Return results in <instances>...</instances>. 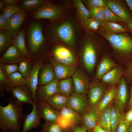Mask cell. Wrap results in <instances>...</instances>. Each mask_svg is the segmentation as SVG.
<instances>
[{
    "instance_id": "obj_1",
    "label": "cell",
    "mask_w": 132,
    "mask_h": 132,
    "mask_svg": "<svg viewBox=\"0 0 132 132\" xmlns=\"http://www.w3.org/2000/svg\"><path fill=\"white\" fill-rule=\"evenodd\" d=\"M39 20H26L22 28L25 37L28 58L33 61L41 59L44 51L46 40L43 26Z\"/></svg>"
},
{
    "instance_id": "obj_2",
    "label": "cell",
    "mask_w": 132,
    "mask_h": 132,
    "mask_svg": "<svg viewBox=\"0 0 132 132\" xmlns=\"http://www.w3.org/2000/svg\"><path fill=\"white\" fill-rule=\"evenodd\" d=\"M8 100L7 105H0V129L2 132H20L24 115L23 107L17 105L11 97Z\"/></svg>"
},
{
    "instance_id": "obj_3",
    "label": "cell",
    "mask_w": 132,
    "mask_h": 132,
    "mask_svg": "<svg viewBox=\"0 0 132 132\" xmlns=\"http://www.w3.org/2000/svg\"><path fill=\"white\" fill-rule=\"evenodd\" d=\"M97 32L117 51L125 55H132V38L127 34L113 33L100 29Z\"/></svg>"
},
{
    "instance_id": "obj_4",
    "label": "cell",
    "mask_w": 132,
    "mask_h": 132,
    "mask_svg": "<svg viewBox=\"0 0 132 132\" xmlns=\"http://www.w3.org/2000/svg\"><path fill=\"white\" fill-rule=\"evenodd\" d=\"M61 10L60 7L49 1H45L37 10L31 12V17L35 20L48 19L54 23L60 15Z\"/></svg>"
},
{
    "instance_id": "obj_5",
    "label": "cell",
    "mask_w": 132,
    "mask_h": 132,
    "mask_svg": "<svg viewBox=\"0 0 132 132\" xmlns=\"http://www.w3.org/2000/svg\"><path fill=\"white\" fill-rule=\"evenodd\" d=\"M107 88V84L97 80L90 83L87 94L88 107H95L102 99Z\"/></svg>"
},
{
    "instance_id": "obj_6",
    "label": "cell",
    "mask_w": 132,
    "mask_h": 132,
    "mask_svg": "<svg viewBox=\"0 0 132 132\" xmlns=\"http://www.w3.org/2000/svg\"><path fill=\"white\" fill-rule=\"evenodd\" d=\"M53 59L63 64L69 66H76V57L73 53L68 48L58 46L53 48L51 52Z\"/></svg>"
},
{
    "instance_id": "obj_7",
    "label": "cell",
    "mask_w": 132,
    "mask_h": 132,
    "mask_svg": "<svg viewBox=\"0 0 132 132\" xmlns=\"http://www.w3.org/2000/svg\"><path fill=\"white\" fill-rule=\"evenodd\" d=\"M37 111L39 117L45 122L56 123L61 115L60 112L55 109L44 101H38L36 104Z\"/></svg>"
},
{
    "instance_id": "obj_8",
    "label": "cell",
    "mask_w": 132,
    "mask_h": 132,
    "mask_svg": "<svg viewBox=\"0 0 132 132\" xmlns=\"http://www.w3.org/2000/svg\"><path fill=\"white\" fill-rule=\"evenodd\" d=\"M11 97L15 103L19 106L23 103L32 106L35 102L33 97L26 85L18 86L11 91Z\"/></svg>"
},
{
    "instance_id": "obj_9",
    "label": "cell",
    "mask_w": 132,
    "mask_h": 132,
    "mask_svg": "<svg viewBox=\"0 0 132 132\" xmlns=\"http://www.w3.org/2000/svg\"><path fill=\"white\" fill-rule=\"evenodd\" d=\"M28 15L27 12L23 11L15 13L10 18L6 19V30L11 37L13 38L18 33Z\"/></svg>"
},
{
    "instance_id": "obj_10",
    "label": "cell",
    "mask_w": 132,
    "mask_h": 132,
    "mask_svg": "<svg viewBox=\"0 0 132 132\" xmlns=\"http://www.w3.org/2000/svg\"><path fill=\"white\" fill-rule=\"evenodd\" d=\"M31 72L26 79V85L32 94L35 102L37 103L35 92L38 85V77L39 71L43 66V61L41 59L34 60Z\"/></svg>"
},
{
    "instance_id": "obj_11",
    "label": "cell",
    "mask_w": 132,
    "mask_h": 132,
    "mask_svg": "<svg viewBox=\"0 0 132 132\" xmlns=\"http://www.w3.org/2000/svg\"><path fill=\"white\" fill-rule=\"evenodd\" d=\"M50 30L51 36L55 35L66 43L72 45L74 42V33L71 25L66 22L57 28L51 27Z\"/></svg>"
},
{
    "instance_id": "obj_12",
    "label": "cell",
    "mask_w": 132,
    "mask_h": 132,
    "mask_svg": "<svg viewBox=\"0 0 132 132\" xmlns=\"http://www.w3.org/2000/svg\"><path fill=\"white\" fill-rule=\"evenodd\" d=\"M69 98L67 107L81 115L88 107V101L87 95L79 94L74 92Z\"/></svg>"
},
{
    "instance_id": "obj_13",
    "label": "cell",
    "mask_w": 132,
    "mask_h": 132,
    "mask_svg": "<svg viewBox=\"0 0 132 132\" xmlns=\"http://www.w3.org/2000/svg\"><path fill=\"white\" fill-rule=\"evenodd\" d=\"M128 99V90L126 80L121 77L117 88L116 95L113 100L115 106L123 113Z\"/></svg>"
},
{
    "instance_id": "obj_14",
    "label": "cell",
    "mask_w": 132,
    "mask_h": 132,
    "mask_svg": "<svg viewBox=\"0 0 132 132\" xmlns=\"http://www.w3.org/2000/svg\"><path fill=\"white\" fill-rule=\"evenodd\" d=\"M37 103L34 102L32 110L30 113L25 114L24 117L22 127L20 132H27L33 129L38 127L41 123L38 113L36 108Z\"/></svg>"
},
{
    "instance_id": "obj_15",
    "label": "cell",
    "mask_w": 132,
    "mask_h": 132,
    "mask_svg": "<svg viewBox=\"0 0 132 132\" xmlns=\"http://www.w3.org/2000/svg\"><path fill=\"white\" fill-rule=\"evenodd\" d=\"M58 81L55 78L48 84L38 86L35 92L37 101H44L58 93L57 86Z\"/></svg>"
},
{
    "instance_id": "obj_16",
    "label": "cell",
    "mask_w": 132,
    "mask_h": 132,
    "mask_svg": "<svg viewBox=\"0 0 132 132\" xmlns=\"http://www.w3.org/2000/svg\"><path fill=\"white\" fill-rule=\"evenodd\" d=\"M72 77L75 92L79 94H87L90 83L85 74L81 70H76Z\"/></svg>"
},
{
    "instance_id": "obj_17",
    "label": "cell",
    "mask_w": 132,
    "mask_h": 132,
    "mask_svg": "<svg viewBox=\"0 0 132 132\" xmlns=\"http://www.w3.org/2000/svg\"><path fill=\"white\" fill-rule=\"evenodd\" d=\"M28 58L22 55L12 45L10 46L0 56V64H18Z\"/></svg>"
},
{
    "instance_id": "obj_18",
    "label": "cell",
    "mask_w": 132,
    "mask_h": 132,
    "mask_svg": "<svg viewBox=\"0 0 132 132\" xmlns=\"http://www.w3.org/2000/svg\"><path fill=\"white\" fill-rule=\"evenodd\" d=\"M106 6L116 15L120 17L123 22L128 24L132 21V17L123 5L119 1L107 0Z\"/></svg>"
},
{
    "instance_id": "obj_19",
    "label": "cell",
    "mask_w": 132,
    "mask_h": 132,
    "mask_svg": "<svg viewBox=\"0 0 132 132\" xmlns=\"http://www.w3.org/2000/svg\"><path fill=\"white\" fill-rule=\"evenodd\" d=\"M83 60L86 69L89 72L92 71L96 63V56L94 48L90 41L87 42L85 45L83 54Z\"/></svg>"
},
{
    "instance_id": "obj_20",
    "label": "cell",
    "mask_w": 132,
    "mask_h": 132,
    "mask_svg": "<svg viewBox=\"0 0 132 132\" xmlns=\"http://www.w3.org/2000/svg\"><path fill=\"white\" fill-rule=\"evenodd\" d=\"M81 116L80 124L87 131L93 129L98 124V114L95 107H88Z\"/></svg>"
},
{
    "instance_id": "obj_21",
    "label": "cell",
    "mask_w": 132,
    "mask_h": 132,
    "mask_svg": "<svg viewBox=\"0 0 132 132\" xmlns=\"http://www.w3.org/2000/svg\"><path fill=\"white\" fill-rule=\"evenodd\" d=\"M50 60L54 71L55 78L58 80L70 77L76 70V66L66 65L57 62L53 58Z\"/></svg>"
},
{
    "instance_id": "obj_22",
    "label": "cell",
    "mask_w": 132,
    "mask_h": 132,
    "mask_svg": "<svg viewBox=\"0 0 132 132\" xmlns=\"http://www.w3.org/2000/svg\"><path fill=\"white\" fill-rule=\"evenodd\" d=\"M124 72L119 66L114 67L103 76L101 79L102 82L107 85H115L119 83Z\"/></svg>"
},
{
    "instance_id": "obj_23",
    "label": "cell",
    "mask_w": 132,
    "mask_h": 132,
    "mask_svg": "<svg viewBox=\"0 0 132 132\" xmlns=\"http://www.w3.org/2000/svg\"><path fill=\"white\" fill-rule=\"evenodd\" d=\"M119 66L109 57L105 56L102 58L97 67L95 78L96 80L100 79L105 74L114 67Z\"/></svg>"
},
{
    "instance_id": "obj_24",
    "label": "cell",
    "mask_w": 132,
    "mask_h": 132,
    "mask_svg": "<svg viewBox=\"0 0 132 132\" xmlns=\"http://www.w3.org/2000/svg\"><path fill=\"white\" fill-rule=\"evenodd\" d=\"M117 88L112 86L107 88L102 99L95 108L99 114L110 104L115 99Z\"/></svg>"
},
{
    "instance_id": "obj_25",
    "label": "cell",
    "mask_w": 132,
    "mask_h": 132,
    "mask_svg": "<svg viewBox=\"0 0 132 132\" xmlns=\"http://www.w3.org/2000/svg\"><path fill=\"white\" fill-rule=\"evenodd\" d=\"M26 79L21 74L17 72L10 75L6 79L4 90L10 92L13 88L18 86L26 85Z\"/></svg>"
},
{
    "instance_id": "obj_26",
    "label": "cell",
    "mask_w": 132,
    "mask_h": 132,
    "mask_svg": "<svg viewBox=\"0 0 132 132\" xmlns=\"http://www.w3.org/2000/svg\"><path fill=\"white\" fill-rule=\"evenodd\" d=\"M40 70L38 79L39 86H42L48 84L55 78L54 71L51 64L47 65Z\"/></svg>"
},
{
    "instance_id": "obj_27",
    "label": "cell",
    "mask_w": 132,
    "mask_h": 132,
    "mask_svg": "<svg viewBox=\"0 0 132 132\" xmlns=\"http://www.w3.org/2000/svg\"><path fill=\"white\" fill-rule=\"evenodd\" d=\"M13 45L24 56L28 58V54L26 47L25 37L23 29L22 28L18 33L13 38Z\"/></svg>"
},
{
    "instance_id": "obj_28",
    "label": "cell",
    "mask_w": 132,
    "mask_h": 132,
    "mask_svg": "<svg viewBox=\"0 0 132 132\" xmlns=\"http://www.w3.org/2000/svg\"><path fill=\"white\" fill-rule=\"evenodd\" d=\"M69 100V97L57 93L44 101L56 110H61L67 107Z\"/></svg>"
},
{
    "instance_id": "obj_29",
    "label": "cell",
    "mask_w": 132,
    "mask_h": 132,
    "mask_svg": "<svg viewBox=\"0 0 132 132\" xmlns=\"http://www.w3.org/2000/svg\"><path fill=\"white\" fill-rule=\"evenodd\" d=\"M57 89L58 93L69 97L75 92L73 78L71 77L58 81Z\"/></svg>"
},
{
    "instance_id": "obj_30",
    "label": "cell",
    "mask_w": 132,
    "mask_h": 132,
    "mask_svg": "<svg viewBox=\"0 0 132 132\" xmlns=\"http://www.w3.org/2000/svg\"><path fill=\"white\" fill-rule=\"evenodd\" d=\"M112 102L98 114V123L100 126L107 132H111L110 122L111 117L110 109Z\"/></svg>"
},
{
    "instance_id": "obj_31",
    "label": "cell",
    "mask_w": 132,
    "mask_h": 132,
    "mask_svg": "<svg viewBox=\"0 0 132 132\" xmlns=\"http://www.w3.org/2000/svg\"><path fill=\"white\" fill-rule=\"evenodd\" d=\"M44 1L43 0H20L17 5L24 11L31 12L39 9Z\"/></svg>"
},
{
    "instance_id": "obj_32",
    "label": "cell",
    "mask_w": 132,
    "mask_h": 132,
    "mask_svg": "<svg viewBox=\"0 0 132 132\" xmlns=\"http://www.w3.org/2000/svg\"><path fill=\"white\" fill-rule=\"evenodd\" d=\"M100 29L114 33L128 32L125 26H123L114 22L106 21L101 22Z\"/></svg>"
},
{
    "instance_id": "obj_33",
    "label": "cell",
    "mask_w": 132,
    "mask_h": 132,
    "mask_svg": "<svg viewBox=\"0 0 132 132\" xmlns=\"http://www.w3.org/2000/svg\"><path fill=\"white\" fill-rule=\"evenodd\" d=\"M60 112L61 115L68 119L73 126L80 124L81 116L71 109L65 107L61 110Z\"/></svg>"
},
{
    "instance_id": "obj_34",
    "label": "cell",
    "mask_w": 132,
    "mask_h": 132,
    "mask_svg": "<svg viewBox=\"0 0 132 132\" xmlns=\"http://www.w3.org/2000/svg\"><path fill=\"white\" fill-rule=\"evenodd\" d=\"M74 2L77 18L79 21L82 23L90 17L89 10L86 7L81 0H76Z\"/></svg>"
},
{
    "instance_id": "obj_35",
    "label": "cell",
    "mask_w": 132,
    "mask_h": 132,
    "mask_svg": "<svg viewBox=\"0 0 132 132\" xmlns=\"http://www.w3.org/2000/svg\"><path fill=\"white\" fill-rule=\"evenodd\" d=\"M13 45V38L6 29L0 33V55L1 56L10 46Z\"/></svg>"
},
{
    "instance_id": "obj_36",
    "label": "cell",
    "mask_w": 132,
    "mask_h": 132,
    "mask_svg": "<svg viewBox=\"0 0 132 132\" xmlns=\"http://www.w3.org/2000/svg\"><path fill=\"white\" fill-rule=\"evenodd\" d=\"M33 64V61L29 58L19 64V72L26 79L30 75Z\"/></svg>"
},
{
    "instance_id": "obj_37",
    "label": "cell",
    "mask_w": 132,
    "mask_h": 132,
    "mask_svg": "<svg viewBox=\"0 0 132 132\" xmlns=\"http://www.w3.org/2000/svg\"><path fill=\"white\" fill-rule=\"evenodd\" d=\"M104 7H97L89 10L90 17L102 22L106 21L104 12Z\"/></svg>"
},
{
    "instance_id": "obj_38",
    "label": "cell",
    "mask_w": 132,
    "mask_h": 132,
    "mask_svg": "<svg viewBox=\"0 0 132 132\" xmlns=\"http://www.w3.org/2000/svg\"><path fill=\"white\" fill-rule=\"evenodd\" d=\"M23 11L17 5H6L1 13L8 19L15 13Z\"/></svg>"
},
{
    "instance_id": "obj_39",
    "label": "cell",
    "mask_w": 132,
    "mask_h": 132,
    "mask_svg": "<svg viewBox=\"0 0 132 132\" xmlns=\"http://www.w3.org/2000/svg\"><path fill=\"white\" fill-rule=\"evenodd\" d=\"M64 130L56 123L45 121L40 132H64Z\"/></svg>"
},
{
    "instance_id": "obj_40",
    "label": "cell",
    "mask_w": 132,
    "mask_h": 132,
    "mask_svg": "<svg viewBox=\"0 0 132 132\" xmlns=\"http://www.w3.org/2000/svg\"><path fill=\"white\" fill-rule=\"evenodd\" d=\"M0 68L6 79L11 74L19 71L18 64H0Z\"/></svg>"
},
{
    "instance_id": "obj_41",
    "label": "cell",
    "mask_w": 132,
    "mask_h": 132,
    "mask_svg": "<svg viewBox=\"0 0 132 132\" xmlns=\"http://www.w3.org/2000/svg\"><path fill=\"white\" fill-rule=\"evenodd\" d=\"M101 22L90 17L82 23L84 26L88 30L95 31L100 28Z\"/></svg>"
},
{
    "instance_id": "obj_42",
    "label": "cell",
    "mask_w": 132,
    "mask_h": 132,
    "mask_svg": "<svg viewBox=\"0 0 132 132\" xmlns=\"http://www.w3.org/2000/svg\"><path fill=\"white\" fill-rule=\"evenodd\" d=\"M105 18L106 21L111 22H122V20L106 6L104 8Z\"/></svg>"
},
{
    "instance_id": "obj_43",
    "label": "cell",
    "mask_w": 132,
    "mask_h": 132,
    "mask_svg": "<svg viewBox=\"0 0 132 132\" xmlns=\"http://www.w3.org/2000/svg\"><path fill=\"white\" fill-rule=\"evenodd\" d=\"M106 0H86L87 5L89 9L94 8L105 7L106 6Z\"/></svg>"
},
{
    "instance_id": "obj_44",
    "label": "cell",
    "mask_w": 132,
    "mask_h": 132,
    "mask_svg": "<svg viewBox=\"0 0 132 132\" xmlns=\"http://www.w3.org/2000/svg\"><path fill=\"white\" fill-rule=\"evenodd\" d=\"M56 123L64 130L70 128L73 126L72 123L68 119L61 115Z\"/></svg>"
},
{
    "instance_id": "obj_45",
    "label": "cell",
    "mask_w": 132,
    "mask_h": 132,
    "mask_svg": "<svg viewBox=\"0 0 132 132\" xmlns=\"http://www.w3.org/2000/svg\"><path fill=\"white\" fill-rule=\"evenodd\" d=\"M124 119V116L121 117L111 118L110 127L111 132H115L119 123Z\"/></svg>"
},
{
    "instance_id": "obj_46",
    "label": "cell",
    "mask_w": 132,
    "mask_h": 132,
    "mask_svg": "<svg viewBox=\"0 0 132 132\" xmlns=\"http://www.w3.org/2000/svg\"><path fill=\"white\" fill-rule=\"evenodd\" d=\"M6 78L2 70L0 68V97H5L4 92Z\"/></svg>"
},
{
    "instance_id": "obj_47",
    "label": "cell",
    "mask_w": 132,
    "mask_h": 132,
    "mask_svg": "<svg viewBox=\"0 0 132 132\" xmlns=\"http://www.w3.org/2000/svg\"><path fill=\"white\" fill-rule=\"evenodd\" d=\"M110 114L111 118L121 117L124 116L123 114L120 111L114 106L111 104L110 109Z\"/></svg>"
},
{
    "instance_id": "obj_48",
    "label": "cell",
    "mask_w": 132,
    "mask_h": 132,
    "mask_svg": "<svg viewBox=\"0 0 132 132\" xmlns=\"http://www.w3.org/2000/svg\"><path fill=\"white\" fill-rule=\"evenodd\" d=\"M130 125L124 120H123L118 125L115 132H127Z\"/></svg>"
},
{
    "instance_id": "obj_49",
    "label": "cell",
    "mask_w": 132,
    "mask_h": 132,
    "mask_svg": "<svg viewBox=\"0 0 132 132\" xmlns=\"http://www.w3.org/2000/svg\"><path fill=\"white\" fill-rule=\"evenodd\" d=\"M125 75L128 82L130 84L132 83V62L126 69Z\"/></svg>"
},
{
    "instance_id": "obj_50",
    "label": "cell",
    "mask_w": 132,
    "mask_h": 132,
    "mask_svg": "<svg viewBox=\"0 0 132 132\" xmlns=\"http://www.w3.org/2000/svg\"><path fill=\"white\" fill-rule=\"evenodd\" d=\"M70 129L72 132H87L86 128L80 124L73 126Z\"/></svg>"
},
{
    "instance_id": "obj_51",
    "label": "cell",
    "mask_w": 132,
    "mask_h": 132,
    "mask_svg": "<svg viewBox=\"0 0 132 132\" xmlns=\"http://www.w3.org/2000/svg\"><path fill=\"white\" fill-rule=\"evenodd\" d=\"M6 18L1 13L0 15V33L6 29Z\"/></svg>"
},
{
    "instance_id": "obj_52",
    "label": "cell",
    "mask_w": 132,
    "mask_h": 132,
    "mask_svg": "<svg viewBox=\"0 0 132 132\" xmlns=\"http://www.w3.org/2000/svg\"><path fill=\"white\" fill-rule=\"evenodd\" d=\"M124 120L130 124L132 123V107L130 108L124 115Z\"/></svg>"
},
{
    "instance_id": "obj_53",
    "label": "cell",
    "mask_w": 132,
    "mask_h": 132,
    "mask_svg": "<svg viewBox=\"0 0 132 132\" xmlns=\"http://www.w3.org/2000/svg\"><path fill=\"white\" fill-rule=\"evenodd\" d=\"M3 2L6 5H17L19 0H2Z\"/></svg>"
},
{
    "instance_id": "obj_54",
    "label": "cell",
    "mask_w": 132,
    "mask_h": 132,
    "mask_svg": "<svg viewBox=\"0 0 132 132\" xmlns=\"http://www.w3.org/2000/svg\"><path fill=\"white\" fill-rule=\"evenodd\" d=\"M128 32H130L132 34V21L128 24H126L125 26Z\"/></svg>"
},
{
    "instance_id": "obj_55",
    "label": "cell",
    "mask_w": 132,
    "mask_h": 132,
    "mask_svg": "<svg viewBox=\"0 0 132 132\" xmlns=\"http://www.w3.org/2000/svg\"><path fill=\"white\" fill-rule=\"evenodd\" d=\"M131 94L130 100L128 103V106L130 108L132 107V85L131 86Z\"/></svg>"
},
{
    "instance_id": "obj_56",
    "label": "cell",
    "mask_w": 132,
    "mask_h": 132,
    "mask_svg": "<svg viewBox=\"0 0 132 132\" xmlns=\"http://www.w3.org/2000/svg\"><path fill=\"white\" fill-rule=\"evenodd\" d=\"M94 128L97 130L98 132H107L99 124L97 125Z\"/></svg>"
},
{
    "instance_id": "obj_57",
    "label": "cell",
    "mask_w": 132,
    "mask_h": 132,
    "mask_svg": "<svg viewBox=\"0 0 132 132\" xmlns=\"http://www.w3.org/2000/svg\"><path fill=\"white\" fill-rule=\"evenodd\" d=\"M125 1L132 12V0H125Z\"/></svg>"
},
{
    "instance_id": "obj_58",
    "label": "cell",
    "mask_w": 132,
    "mask_h": 132,
    "mask_svg": "<svg viewBox=\"0 0 132 132\" xmlns=\"http://www.w3.org/2000/svg\"><path fill=\"white\" fill-rule=\"evenodd\" d=\"M6 5L2 1V0H0V12H2L4 7Z\"/></svg>"
},
{
    "instance_id": "obj_59",
    "label": "cell",
    "mask_w": 132,
    "mask_h": 132,
    "mask_svg": "<svg viewBox=\"0 0 132 132\" xmlns=\"http://www.w3.org/2000/svg\"><path fill=\"white\" fill-rule=\"evenodd\" d=\"M127 132H132V123L130 124Z\"/></svg>"
},
{
    "instance_id": "obj_60",
    "label": "cell",
    "mask_w": 132,
    "mask_h": 132,
    "mask_svg": "<svg viewBox=\"0 0 132 132\" xmlns=\"http://www.w3.org/2000/svg\"><path fill=\"white\" fill-rule=\"evenodd\" d=\"M87 132H98L97 130L94 128L93 129L89 131H87Z\"/></svg>"
},
{
    "instance_id": "obj_61",
    "label": "cell",
    "mask_w": 132,
    "mask_h": 132,
    "mask_svg": "<svg viewBox=\"0 0 132 132\" xmlns=\"http://www.w3.org/2000/svg\"><path fill=\"white\" fill-rule=\"evenodd\" d=\"M64 132H72L70 128L64 130Z\"/></svg>"
}]
</instances>
